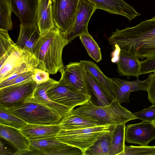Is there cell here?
<instances>
[{
    "mask_svg": "<svg viewBox=\"0 0 155 155\" xmlns=\"http://www.w3.org/2000/svg\"><path fill=\"white\" fill-rule=\"evenodd\" d=\"M80 61L102 87L108 99L111 101L117 99L110 78L106 76L97 65L92 61L87 60Z\"/></svg>",
    "mask_w": 155,
    "mask_h": 155,
    "instance_id": "22",
    "label": "cell"
},
{
    "mask_svg": "<svg viewBox=\"0 0 155 155\" xmlns=\"http://www.w3.org/2000/svg\"><path fill=\"white\" fill-rule=\"evenodd\" d=\"M140 61L136 57L120 51L117 62V71L120 76H131L138 78L141 75Z\"/></svg>",
    "mask_w": 155,
    "mask_h": 155,
    "instance_id": "23",
    "label": "cell"
},
{
    "mask_svg": "<svg viewBox=\"0 0 155 155\" xmlns=\"http://www.w3.org/2000/svg\"><path fill=\"white\" fill-rule=\"evenodd\" d=\"M86 72L84 66L80 61L71 62L64 66L61 78L80 92L89 95L91 94Z\"/></svg>",
    "mask_w": 155,
    "mask_h": 155,
    "instance_id": "11",
    "label": "cell"
},
{
    "mask_svg": "<svg viewBox=\"0 0 155 155\" xmlns=\"http://www.w3.org/2000/svg\"><path fill=\"white\" fill-rule=\"evenodd\" d=\"M36 84L32 80L0 88V105L7 108L33 97Z\"/></svg>",
    "mask_w": 155,
    "mask_h": 155,
    "instance_id": "10",
    "label": "cell"
},
{
    "mask_svg": "<svg viewBox=\"0 0 155 155\" xmlns=\"http://www.w3.org/2000/svg\"><path fill=\"white\" fill-rule=\"evenodd\" d=\"M152 123L155 126V121H154L152 122Z\"/></svg>",
    "mask_w": 155,
    "mask_h": 155,
    "instance_id": "38",
    "label": "cell"
},
{
    "mask_svg": "<svg viewBox=\"0 0 155 155\" xmlns=\"http://www.w3.org/2000/svg\"><path fill=\"white\" fill-rule=\"evenodd\" d=\"M29 141V150L25 155H82L80 149L62 142L56 137Z\"/></svg>",
    "mask_w": 155,
    "mask_h": 155,
    "instance_id": "9",
    "label": "cell"
},
{
    "mask_svg": "<svg viewBox=\"0 0 155 155\" xmlns=\"http://www.w3.org/2000/svg\"><path fill=\"white\" fill-rule=\"evenodd\" d=\"M55 26L67 37L72 31L79 0H51Z\"/></svg>",
    "mask_w": 155,
    "mask_h": 155,
    "instance_id": "8",
    "label": "cell"
},
{
    "mask_svg": "<svg viewBox=\"0 0 155 155\" xmlns=\"http://www.w3.org/2000/svg\"><path fill=\"white\" fill-rule=\"evenodd\" d=\"M34 72V70L25 72L17 75L12 79L0 82V88L32 80Z\"/></svg>",
    "mask_w": 155,
    "mask_h": 155,
    "instance_id": "32",
    "label": "cell"
},
{
    "mask_svg": "<svg viewBox=\"0 0 155 155\" xmlns=\"http://www.w3.org/2000/svg\"><path fill=\"white\" fill-rule=\"evenodd\" d=\"M120 51L143 59L155 56V17L132 27L116 29L108 39Z\"/></svg>",
    "mask_w": 155,
    "mask_h": 155,
    "instance_id": "1",
    "label": "cell"
},
{
    "mask_svg": "<svg viewBox=\"0 0 155 155\" xmlns=\"http://www.w3.org/2000/svg\"><path fill=\"white\" fill-rule=\"evenodd\" d=\"M86 77L89 89L92 92L97 98L99 106L108 105L110 103L105 92L99 84L86 70Z\"/></svg>",
    "mask_w": 155,
    "mask_h": 155,
    "instance_id": "28",
    "label": "cell"
},
{
    "mask_svg": "<svg viewBox=\"0 0 155 155\" xmlns=\"http://www.w3.org/2000/svg\"><path fill=\"white\" fill-rule=\"evenodd\" d=\"M141 74H144L155 71V56L140 62Z\"/></svg>",
    "mask_w": 155,
    "mask_h": 155,
    "instance_id": "34",
    "label": "cell"
},
{
    "mask_svg": "<svg viewBox=\"0 0 155 155\" xmlns=\"http://www.w3.org/2000/svg\"><path fill=\"white\" fill-rule=\"evenodd\" d=\"M58 82L50 78L46 82L39 84L36 83L33 96L39 102L55 112L63 118L71 110V109L68 107L51 100L48 97L47 94V91Z\"/></svg>",
    "mask_w": 155,
    "mask_h": 155,
    "instance_id": "17",
    "label": "cell"
},
{
    "mask_svg": "<svg viewBox=\"0 0 155 155\" xmlns=\"http://www.w3.org/2000/svg\"><path fill=\"white\" fill-rule=\"evenodd\" d=\"M61 129L73 130L101 125L98 120L92 117L76 114L69 111L62 118L60 124Z\"/></svg>",
    "mask_w": 155,
    "mask_h": 155,
    "instance_id": "21",
    "label": "cell"
},
{
    "mask_svg": "<svg viewBox=\"0 0 155 155\" xmlns=\"http://www.w3.org/2000/svg\"><path fill=\"white\" fill-rule=\"evenodd\" d=\"M51 4V0H39L36 23L41 35L55 27L52 18Z\"/></svg>",
    "mask_w": 155,
    "mask_h": 155,
    "instance_id": "24",
    "label": "cell"
},
{
    "mask_svg": "<svg viewBox=\"0 0 155 155\" xmlns=\"http://www.w3.org/2000/svg\"><path fill=\"white\" fill-rule=\"evenodd\" d=\"M155 139V126L151 122H143L126 126L125 141L131 143L147 146Z\"/></svg>",
    "mask_w": 155,
    "mask_h": 155,
    "instance_id": "12",
    "label": "cell"
},
{
    "mask_svg": "<svg viewBox=\"0 0 155 155\" xmlns=\"http://www.w3.org/2000/svg\"><path fill=\"white\" fill-rule=\"evenodd\" d=\"M69 43L66 37L55 27L41 35L32 53L38 62L37 68L49 74L62 72V52Z\"/></svg>",
    "mask_w": 155,
    "mask_h": 155,
    "instance_id": "2",
    "label": "cell"
},
{
    "mask_svg": "<svg viewBox=\"0 0 155 155\" xmlns=\"http://www.w3.org/2000/svg\"><path fill=\"white\" fill-rule=\"evenodd\" d=\"M125 123L114 126L110 133L108 155H120L124 150Z\"/></svg>",
    "mask_w": 155,
    "mask_h": 155,
    "instance_id": "25",
    "label": "cell"
},
{
    "mask_svg": "<svg viewBox=\"0 0 155 155\" xmlns=\"http://www.w3.org/2000/svg\"><path fill=\"white\" fill-rule=\"evenodd\" d=\"M51 101L69 108L71 110L84 104L91 99V95L83 94L67 83L62 78L47 92Z\"/></svg>",
    "mask_w": 155,
    "mask_h": 155,
    "instance_id": "7",
    "label": "cell"
},
{
    "mask_svg": "<svg viewBox=\"0 0 155 155\" xmlns=\"http://www.w3.org/2000/svg\"><path fill=\"white\" fill-rule=\"evenodd\" d=\"M110 133L100 137L84 155H108Z\"/></svg>",
    "mask_w": 155,
    "mask_h": 155,
    "instance_id": "27",
    "label": "cell"
},
{
    "mask_svg": "<svg viewBox=\"0 0 155 155\" xmlns=\"http://www.w3.org/2000/svg\"><path fill=\"white\" fill-rule=\"evenodd\" d=\"M6 109L27 124H58L62 118L57 113L38 101L34 96Z\"/></svg>",
    "mask_w": 155,
    "mask_h": 155,
    "instance_id": "5",
    "label": "cell"
},
{
    "mask_svg": "<svg viewBox=\"0 0 155 155\" xmlns=\"http://www.w3.org/2000/svg\"><path fill=\"white\" fill-rule=\"evenodd\" d=\"M120 155H155V146L125 145L124 151Z\"/></svg>",
    "mask_w": 155,
    "mask_h": 155,
    "instance_id": "31",
    "label": "cell"
},
{
    "mask_svg": "<svg viewBox=\"0 0 155 155\" xmlns=\"http://www.w3.org/2000/svg\"><path fill=\"white\" fill-rule=\"evenodd\" d=\"M49 74L48 72L37 68L34 70L32 80L38 84L43 83L50 79Z\"/></svg>",
    "mask_w": 155,
    "mask_h": 155,
    "instance_id": "36",
    "label": "cell"
},
{
    "mask_svg": "<svg viewBox=\"0 0 155 155\" xmlns=\"http://www.w3.org/2000/svg\"><path fill=\"white\" fill-rule=\"evenodd\" d=\"M12 12L9 0H0V29L8 31L12 30L11 18Z\"/></svg>",
    "mask_w": 155,
    "mask_h": 155,
    "instance_id": "29",
    "label": "cell"
},
{
    "mask_svg": "<svg viewBox=\"0 0 155 155\" xmlns=\"http://www.w3.org/2000/svg\"><path fill=\"white\" fill-rule=\"evenodd\" d=\"M13 153L6 147L5 144L1 141L0 143V155H14Z\"/></svg>",
    "mask_w": 155,
    "mask_h": 155,
    "instance_id": "37",
    "label": "cell"
},
{
    "mask_svg": "<svg viewBox=\"0 0 155 155\" xmlns=\"http://www.w3.org/2000/svg\"><path fill=\"white\" fill-rule=\"evenodd\" d=\"M114 126L107 124L73 130L61 129L56 137L62 142L79 148L84 155L100 137L110 132Z\"/></svg>",
    "mask_w": 155,
    "mask_h": 155,
    "instance_id": "6",
    "label": "cell"
},
{
    "mask_svg": "<svg viewBox=\"0 0 155 155\" xmlns=\"http://www.w3.org/2000/svg\"><path fill=\"white\" fill-rule=\"evenodd\" d=\"M39 0H9L12 12L22 25L37 24Z\"/></svg>",
    "mask_w": 155,
    "mask_h": 155,
    "instance_id": "15",
    "label": "cell"
},
{
    "mask_svg": "<svg viewBox=\"0 0 155 155\" xmlns=\"http://www.w3.org/2000/svg\"><path fill=\"white\" fill-rule=\"evenodd\" d=\"M96 6L97 9L104 10L110 14L126 17L130 22L141 15L134 7L123 0H88Z\"/></svg>",
    "mask_w": 155,
    "mask_h": 155,
    "instance_id": "16",
    "label": "cell"
},
{
    "mask_svg": "<svg viewBox=\"0 0 155 155\" xmlns=\"http://www.w3.org/2000/svg\"><path fill=\"white\" fill-rule=\"evenodd\" d=\"M116 99L121 104L130 102L129 97L132 92L147 91L149 78L140 81L138 78L135 81H129L119 78H110Z\"/></svg>",
    "mask_w": 155,
    "mask_h": 155,
    "instance_id": "14",
    "label": "cell"
},
{
    "mask_svg": "<svg viewBox=\"0 0 155 155\" xmlns=\"http://www.w3.org/2000/svg\"><path fill=\"white\" fill-rule=\"evenodd\" d=\"M41 36L37 24H20L19 34L15 44L23 50L32 54L33 49Z\"/></svg>",
    "mask_w": 155,
    "mask_h": 155,
    "instance_id": "20",
    "label": "cell"
},
{
    "mask_svg": "<svg viewBox=\"0 0 155 155\" xmlns=\"http://www.w3.org/2000/svg\"><path fill=\"white\" fill-rule=\"evenodd\" d=\"M71 113L89 116L97 119L101 125H115L126 123L137 118L134 113L122 106L117 99L111 101L105 106L94 104L91 99L75 109L70 110Z\"/></svg>",
    "mask_w": 155,
    "mask_h": 155,
    "instance_id": "3",
    "label": "cell"
},
{
    "mask_svg": "<svg viewBox=\"0 0 155 155\" xmlns=\"http://www.w3.org/2000/svg\"><path fill=\"white\" fill-rule=\"evenodd\" d=\"M61 129L60 124L42 125L27 124L20 129L29 140L56 137Z\"/></svg>",
    "mask_w": 155,
    "mask_h": 155,
    "instance_id": "19",
    "label": "cell"
},
{
    "mask_svg": "<svg viewBox=\"0 0 155 155\" xmlns=\"http://www.w3.org/2000/svg\"><path fill=\"white\" fill-rule=\"evenodd\" d=\"M27 123L0 105V124L20 130Z\"/></svg>",
    "mask_w": 155,
    "mask_h": 155,
    "instance_id": "30",
    "label": "cell"
},
{
    "mask_svg": "<svg viewBox=\"0 0 155 155\" xmlns=\"http://www.w3.org/2000/svg\"><path fill=\"white\" fill-rule=\"evenodd\" d=\"M97 9L95 5L89 0H79L73 30L67 37L69 42L80 35L89 33L88 23Z\"/></svg>",
    "mask_w": 155,
    "mask_h": 155,
    "instance_id": "13",
    "label": "cell"
},
{
    "mask_svg": "<svg viewBox=\"0 0 155 155\" xmlns=\"http://www.w3.org/2000/svg\"><path fill=\"white\" fill-rule=\"evenodd\" d=\"M147 92L148 99L152 105H155V71L149 74Z\"/></svg>",
    "mask_w": 155,
    "mask_h": 155,
    "instance_id": "35",
    "label": "cell"
},
{
    "mask_svg": "<svg viewBox=\"0 0 155 155\" xmlns=\"http://www.w3.org/2000/svg\"><path fill=\"white\" fill-rule=\"evenodd\" d=\"M137 119L141 120L143 122H152L155 121V105L134 113Z\"/></svg>",
    "mask_w": 155,
    "mask_h": 155,
    "instance_id": "33",
    "label": "cell"
},
{
    "mask_svg": "<svg viewBox=\"0 0 155 155\" xmlns=\"http://www.w3.org/2000/svg\"><path fill=\"white\" fill-rule=\"evenodd\" d=\"M79 38L90 57L98 62L102 59L101 49L96 42L88 33L83 34Z\"/></svg>",
    "mask_w": 155,
    "mask_h": 155,
    "instance_id": "26",
    "label": "cell"
},
{
    "mask_svg": "<svg viewBox=\"0 0 155 155\" xmlns=\"http://www.w3.org/2000/svg\"><path fill=\"white\" fill-rule=\"evenodd\" d=\"M0 136L17 149L14 155H25L29 151L30 141L20 130L0 124Z\"/></svg>",
    "mask_w": 155,
    "mask_h": 155,
    "instance_id": "18",
    "label": "cell"
},
{
    "mask_svg": "<svg viewBox=\"0 0 155 155\" xmlns=\"http://www.w3.org/2000/svg\"><path fill=\"white\" fill-rule=\"evenodd\" d=\"M0 82L38 68V62L33 54L22 50L14 43L0 53Z\"/></svg>",
    "mask_w": 155,
    "mask_h": 155,
    "instance_id": "4",
    "label": "cell"
}]
</instances>
